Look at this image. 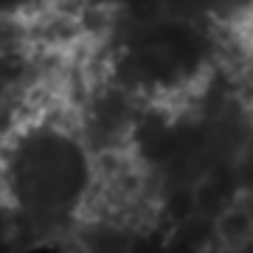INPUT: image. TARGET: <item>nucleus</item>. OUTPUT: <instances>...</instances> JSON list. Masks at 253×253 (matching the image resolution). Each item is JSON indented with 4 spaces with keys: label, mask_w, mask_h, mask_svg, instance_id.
<instances>
[{
    "label": "nucleus",
    "mask_w": 253,
    "mask_h": 253,
    "mask_svg": "<svg viewBox=\"0 0 253 253\" xmlns=\"http://www.w3.org/2000/svg\"><path fill=\"white\" fill-rule=\"evenodd\" d=\"M172 225L138 121H110L84 56L48 62L0 116V251L135 253Z\"/></svg>",
    "instance_id": "1"
},
{
    "label": "nucleus",
    "mask_w": 253,
    "mask_h": 253,
    "mask_svg": "<svg viewBox=\"0 0 253 253\" xmlns=\"http://www.w3.org/2000/svg\"><path fill=\"white\" fill-rule=\"evenodd\" d=\"M48 62H54V59H45V56L0 37V116L11 107V101L26 90V84Z\"/></svg>",
    "instance_id": "2"
}]
</instances>
